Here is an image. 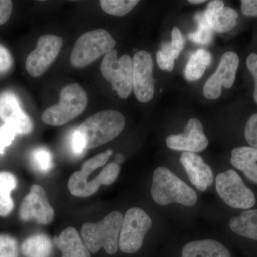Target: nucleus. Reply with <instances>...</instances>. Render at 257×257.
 I'll list each match as a JSON object with an SVG mask.
<instances>
[{"mask_svg": "<svg viewBox=\"0 0 257 257\" xmlns=\"http://www.w3.org/2000/svg\"><path fill=\"white\" fill-rule=\"evenodd\" d=\"M215 182L216 192L229 207L249 209L256 204L254 193L245 185L236 171L229 170L219 173Z\"/></svg>", "mask_w": 257, "mask_h": 257, "instance_id": "6", "label": "nucleus"}, {"mask_svg": "<svg viewBox=\"0 0 257 257\" xmlns=\"http://www.w3.org/2000/svg\"><path fill=\"white\" fill-rule=\"evenodd\" d=\"M32 162L35 168L40 172H47L53 166L52 154L45 148H37L32 155Z\"/></svg>", "mask_w": 257, "mask_h": 257, "instance_id": "28", "label": "nucleus"}, {"mask_svg": "<svg viewBox=\"0 0 257 257\" xmlns=\"http://www.w3.org/2000/svg\"><path fill=\"white\" fill-rule=\"evenodd\" d=\"M152 226L150 216L143 209L131 208L124 216L119 237V248L125 253L138 252Z\"/></svg>", "mask_w": 257, "mask_h": 257, "instance_id": "7", "label": "nucleus"}, {"mask_svg": "<svg viewBox=\"0 0 257 257\" xmlns=\"http://www.w3.org/2000/svg\"><path fill=\"white\" fill-rule=\"evenodd\" d=\"M241 8L245 16L257 18V0H241Z\"/></svg>", "mask_w": 257, "mask_h": 257, "instance_id": "36", "label": "nucleus"}, {"mask_svg": "<svg viewBox=\"0 0 257 257\" xmlns=\"http://www.w3.org/2000/svg\"><path fill=\"white\" fill-rule=\"evenodd\" d=\"M71 145H72L74 153L77 155H81L85 149L84 140H83L82 137L81 136L80 133H79L77 128L74 130L73 134H72Z\"/></svg>", "mask_w": 257, "mask_h": 257, "instance_id": "37", "label": "nucleus"}, {"mask_svg": "<svg viewBox=\"0 0 257 257\" xmlns=\"http://www.w3.org/2000/svg\"><path fill=\"white\" fill-rule=\"evenodd\" d=\"M194 18L197 23V30L189 34V40L199 45H208L212 40L213 30L204 17V12L197 13Z\"/></svg>", "mask_w": 257, "mask_h": 257, "instance_id": "25", "label": "nucleus"}, {"mask_svg": "<svg viewBox=\"0 0 257 257\" xmlns=\"http://www.w3.org/2000/svg\"><path fill=\"white\" fill-rule=\"evenodd\" d=\"M239 65V56L236 52L229 51L224 53L216 72L204 84V96L208 99H218L221 96L223 87L226 89L232 87Z\"/></svg>", "mask_w": 257, "mask_h": 257, "instance_id": "11", "label": "nucleus"}, {"mask_svg": "<svg viewBox=\"0 0 257 257\" xmlns=\"http://www.w3.org/2000/svg\"><path fill=\"white\" fill-rule=\"evenodd\" d=\"M204 13L211 30L218 33L229 32L237 25L239 15L236 10L224 6L220 0L210 2Z\"/></svg>", "mask_w": 257, "mask_h": 257, "instance_id": "16", "label": "nucleus"}, {"mask_svg": "<svg viewBox=\"0 0 257 257\" xmlns=\"http://www.w3.org/2000/svg\"><path fill=\"white\" fill-rule=\"evenodd\" d=\"M179 162L187 172L191 183L198 190L204 192L213 184L212 170L200 155L194 152H184Z\"/></svg>", "mask_w": 257, "mask_h": 257, "instance_id": "15", "label": "nucleus"}, {"mask_svg": "<svg viewBox=\"0 0 257 257\" xmlns=\"http://www.w3.org/2000/svg\"><path fill=\"white\" fill-rule=\"evenodd\" d=\"M231 164L235 168L242 171L250 181L257 184V149L236 147L231 151Z\"/></svg>", "mask_w": 257, "mask_h": 257, "instance_id": "19", "label": "nucleus"}, {"mask_svg": "<svg viewBox=\"0 0 257 257\" xmlns=\"http://www.w3.org/2000/svg\"><path fill=\"white\" fill-rule=\"evenodd\" d=\"M204 2H205L204 0H189V3L192 4H201Z\"/></svg>", "mask_w": 257, "mask_h": 257, "instance_id": "40", "label": "nucleus"}, {"mask_svg": "<svg viewBox=\"0 0 257 257\" xmlns=\"http://www.w3.org/2000/svg\"><path fill=\"white\" fill-rule=\"evenodd\" d=\"M20 215L24 221L34 219L42 224L53 220L55 211L51 207L46 192L41 186L34 184L30 193L25 197L20 207Z\"/></svg>", "mask_w": 257, "mask_h": 257, "instance_id": "12", "label": "nucleus"}, {"mask_svg": "<svg viewBox=\"0 0 257 257\" xmlns=\"http://www.w3.org/2000/svg\"><path fill=\"white\" fill-rule=\"evenodd\" d=\"M13 10V3L9 0H0V25L9 20Z\"/></svg>", "mask_w": 257, "mask_h": 257, "instance_id": "38", "label": "nucleus"}, {"mask_svg": "<svg viewBox=\"0 0 257 257\" xmlns=\"http://www.w3.org/2000/svg\"><path fill=\"white\" fill-rule=\"evenodd\" d=\"M166 143L172 150L196 153L205 150L209 140L204 133L202 122L192 118L184 127L183 133L170 135L166 139Z\"/></svg>", "mask_w": 257, "mask_h": 257, "instance_id": "13", "label": "nucleus"}, {"mask_svg": "<svg viewBox=\"0 0 257 257\" xmlns=\"http://www.w3.org/2000/svg\"><path fill=\"white\" fill-rule=\"evenodd\" d=\"M229 226L235 234L257 241V209L246 210L233 216Z\"/></svg>", "mask_w": 257, "mask_h": 257, "instance_id": "21", "label": "nucleus"}, {"mask_svg": "<svg viewBox=\"0 0 257 257\" xmlns=\"http://www.w3.org/2000/svg\"><path fill=\"white\" fill-rule=\"evenodd\" d=\"M63 46V40L56 35H46L40 37L37 47L28 55L26 69L33 77L42 75L55 60Z\"/></svg>", "mask_w": 257, "mask_h": 257, "instance_id": "9", "label": "nucleus"}, {"mask_svg": "<svg viewBox=\"0 0 257 257\" xmlns=\"http://www.w3.org/2000/svg\"><path fill=\"white\" fill-rule=\"evenodd\" d=\"M246 67L254 79L253 99L257 104V54L251 53L246 59Z\"/></svg>", "mask_w": 257, "mask_h": 257, "instance_id": "34", "label": "nucleus"}, {"mask_svg": "<svg viewBox=\"0 0 257 257\" xmlns=\"http://www.w3.org/2000/svg\"><path fill=\"white\" fill-rule=\"evenodd\" d=\"M126 119L116 110H105L88 117L78 128L85 149H92L109 143L124 130Z\"/></svg>", "mask_w": 257, "mask_h": 257, "instance_id": "3", "label": "nucleus"}, {"mask_svg": "<svg viewBox=\"0 0 257 257\" xmlns=\"http://www.w3.org/2000/svg\"><path fill=\"white\" fill-rule=\"evenodd\" d=\"M0 119L17 134H28L33 128L32 120L22 110L18 97L11 92L0 95Z\"/></svg>", "mask_w": 257, "mask_h": 257, "instance_id": "14", "label": "nucleus"}, {"mask_svg": "<svg viewBox=\"0 0 257 257\" xmlns=\"http://www.w3.org/2000/svg\"><path fill=\"white\" fill-rule=\"evenodd\" d=\"M53 241L62 251V257H91L90 251L73 227L64 229L60 236L54 237Z\"/></svg>", "mask_w": 257, "mask_h": 257, "instance_id": "18", "label": "nucleus"}, {"mask_svg": "<svg viewBox=\"0 0 257 257\" xmlns=\"http://www.w3.org/2000/svg\"><path fill=\"white\" fill-rule=\"evenodd\" d=\"M124 161V157H123L122 155H121V154H119V155H116V163L119 164L121 163V162Z\"/></svg>", "mask_w": 257, "mask_h": 257, "instance_id": "39", "label": "nucleus"}, {"mask_svg": "<svg viewBox=\"0 0 257 257\" xmlns=\"http://www.w3.org/2000/svg\"><path fill=\"white\" fill-rule=\"evenodd\" d=\"M210 52L199 49L191 55L184 70V77L188 81H197L202 77L211 62Z\"/></svg>", "mask_w": 257, "mask_h": 257, "instance_id": "22", "label": "nucleus"}, {"mask_svg": "<svg viewBox=\"0 0 257 257\" xmlns=\"http://www.w3.org/2000/svg\"><path fill=\"white\" fill-rule=\"evenodd\" d=\"M182 257H231V254L221 243L204 239L187 243L182 248Z\"/></svg>", "mask_w": 257, "mask_h": 257, "instance_id": "20", "label": "nucleus"}, {"mask_svg": "<svg viewBox=\"0 0 257 257\" xmlns=\"http://www.w3.org/2000/svg\"><path fill=\"white\" fill-rule=\"evenodd\" d=\"M244 135L248 145L257 149V113L250 116L246 122Z\"/></svg>", "mask_w": 257, "mask_h": 257, "instance_id": "31", "label": "nucleus"}, {"mask_svg": "<svg viewBox=\"0 0 257 257\" xmlns=\"http://www.w3.org/2000/svg\"><path fill=\"white\" fill-rule=\"evenodd\" d=\"M13 64V58L9 51L0 45V74L8 72Z\"/></svg>", "mask_w": 257, "mask_h": 257, "instance_id": "35", "label": "nucleus"}, {"mask_svg": "<svg viewBox=\"0 0 257 257\" xmlns=\"http://www.w3.org/2000/svg\"><path fill=\"white\" fill-rule=\"evenodd\" d=\"M52 243L45 234H37L25 240L21 246V251L25 257H50Z\"/></svg>", "mask_w": 257, "mask_h": 257, "instance_id": "23", "label": "nucleus"}, {"mask_svg": "<svg viewBox=\"0 0 257 257\" xmlns=\"http://www.w3.org/2000/svg\"><path fill=\"white\" fill-rule=\"evenodd\" d=\"M139 3L137 0H102L101 8L107 14L114 16H124L128 14Z\"/></svg>", "mask_w": 257, "mask_h": 257, "instance_id": "26", "label": "nucleus"}, {"mask_svg": "<svg viewBox=\"0 0 257 257\" xmlns=\"http://www.w3.org/2000/svg\"><path fill=\"white\" fill-rule=\"evenodd\" d=\"M151 194L153 200L162 206L177 203L192 207L197 202L195 191L165 167L154 171Z\"/></svg>", "mask_w": 257, "mask_h": 257, "instance_id": "1", "label": "nucleus"}, {"mask_svg": "<svg viewBox=\"0 0 257 257\" xmlns=\"http://www.w3.org/2000/svg\"><path fill=\"white\" fill-rule=\"evenodd\" d=\"M153 60L146 51L141 50L134 55L133 59V89L140 102L151 100L155 92L153 78Z\"/></svg>", "mask_w": 257, "mask_h": 257, "instance_id": "10", "label": "nucleus"}, {"mask_svg": "<svg viewBox=\"0 0 257 257\" xmlns=\"http://www.w3.org/2000/svg\"><path fill=\"white\" fill-rule=\"evenodd\" d=\"M116 41L109 32L102 29L86 32L75 42L70 61L72 66L81 68L114 50Z\"/></svg>", "mask_w": 257, "mask_h": 257, "instance_id": "5", "label": "nucleus"}, {"mask_svg": "<svg viewBox=\"0 0 257 257\" xmlns=\"http://www.w3.org/2000/svg\"><path fill=\"white\" fill-rule=\"evenodd\" d=\"M175 60L171 42H164L157 53V62L159 67L162 70L172 72L175 66Z\"/></svg>", "mask_w": 257, "mask_h": 257, "instance_id": "27", "label": "nucleus"}, {"mask_svg": "<svg viewBox=\"0 0 257 257\" xmlns=\"http://www.w3.org/2000/svg\"><path fill=\"white\" fill-rule=\"evenodd\" d=\"M172 51L176 60L178 58L184 47V38L180 30L177 27L172 29V42H171Z\"/></svg>", "mask_w": 257, "mask_h": 257, "instance_id": "33", "label": "nucleus"}, {"mask_svg": "<svg viewBox=\"0 0 257 257\" xmlns=\"http://www.w3.org/2000/svg\"><path fill=\"white\" fill-rule=\"evenodd\" d=\"M120 167L116 162H111L103 169L98 177L102 185H110L114 183L119 177Z\"/></svg>", "mask_w": 257, "mask_h": 257, "instance_id": "30", "label": "nucleus"}, {"mask_svg": "<svg viewBox=\"0 0 257 257\" xmlns=\"http://www.w3.org/2000/svg\"><path fill=\"white\" fill-rule=\"evenodd\" d=\"M17 187V179L10 172H0V216H6L13 211L14 203L11 193Z\"/></svg>", "mask_w": 257, "mask_h": 257, "instance_id": "24", "label": "nucleus"}, {"mask_svg": "<svg viewBox=\"0 0 257 257\" xmlns=\"http://www.w3.org/2000/svg\"><path fill=\"white\" fill-rule=\"evenodd\" d=\"M124 215L114 211L97 223H86L81 234L89 251L96 253L104 248L109 255H114L119 248V237Z\"/></svg>", "mask_w": 257, "mask_h": 257, "instance_id": "2", "label": "nucleus"}, {"mask_svg": "<svg viewBox=\"0 0 257 257\" xmlns=\"http://www.w3.org/2000/svg\"><path fill=\"white\" fill-rule=\"evenodd\" d=\"M87 94L77 84L64 87L60 93V102L44 111L42 119L50 126H62L82 114L87 104Z\"/></svg>", "mask_w": 257, "mask_h": 257, "instance_id": "4", "label": "nucleus"}, {"mask_svg": "<svg viewBox=\"0 0 257 257\" xmlns=\"http://www.w3.org/2000/svg\"><path fill=\"white\" fill-rule=\"evenodd\" d=\"M101 72L120 97L126 99L130 96L133 91V60L130 56L118 59L117 51L111 50L103 59Z\"/></svg>", "mask_w": 257, "mask_h": 257, "instance_id": "8", "label": "nucleus"}, {"mask_svg": "<svg viewBox=\"0 0 257 257\" xmlns=\"http://www.w3.org/2000/svg\"><path fill=\"white\" fill-rule=\"evenodd\" d=\"M18 241L8 235H0V257H18Z\"/></svg>", "mask_w": 257, "mask_h": 257, "instance_id": "29", "label": "nucleus"}, {"mask_svg": "<svg viewBox=\"0 0 257 257\" xmlns=\"http://www.w3.org/2000/svg\"><path fill=\"white\" fill-rule=\"evenodd\" d=\"M16 131L8 124L0 128V154H3L5 147L9 146L14 140Z\"/></svg>", "mask_w": 257, "mask_h": 257, "instance_id": "32", "label": "nucleus"}, {"mask_svg": "<svg viewBox=\"0 0 257 257\" xmlns=\"http://www.w3.org/2000/svg\"><path fill=\"white\" fill-rule=\"evenodd\" d=\"M111 155L112 151L108 150L86 161L81 170L74 172L69 179L68 187L70 192L76 197H86L88 177L96 169L105 165Z\"/></svg>", "mask_w": 257, "mask_h": 257, "instance_id": "17", "label": "nucleus"}]
</instances>
